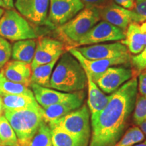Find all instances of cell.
I'll list each match as a JSON object with an SVG mask.
<instances>
[{"mask_svg": "<svg viewBox=\"0 0 146 146\" xmlns=\"http://www.w3.org/2000/svg\"><path fill=\"white\" fill-rule=\"evenodd\" d=\"M138 80L133 77L110 96L106 107L91 120L89 146H115L123 137L135 106Z\"/></svg>", "mask_w": 146, "mask_h": 146, "instance_id": "1", "label": "cell"}, {"mask_svg": "<svg viewBox=\"0 0 146 146\" xmlns=\"http://www.w3.org/2000/svg\"><path fill=\"white\" fill-rule=\"evenodd\" d=\"M87 78L81 64L68 51L58 60L50 79V88L66 93L82 91L86 87Z\"/></svg>", "mask_w": 146, "mask_h": 146, "instance_id": "2", "label": "cell"}, {"mask_svg": "<svg viewBox=\"0 0 146 146\" xmlns=\"http://www.w3.org/2000/svg\"><path fill=\"white\" fill-rule=\"evenodd\" d=\"M3 116L15 132L20 146H28L31 139L44 121L43 108L3 110Z\"/></svg>", "mask_w": 146, "mask_h": 146, "instance_id": "3", "label": "cell"}, {"mask_svg": "<svg viewBox=\"0 0 146 146\" xmlns=\"http://www.w3.org/2000/svg\"><path fill=\"white\" fill-rule=\"evenodd\" d=\"M101 20L100 8L85 7L74 18L58 27L57 33L60 39L68 44V50L72 48Z\"/></svg>", "mask_w": 146, "mask_h": 146, "instance_id": "4", "label": "cell"}, {"mask_svg": "<svg viewBox=\"0 0 146 146\" xmlns=\"http://www.w3.org/2000/svg\"><path fill=\"white\" fill-rule=\"evenodd\" d=\"M89 110L83 105L59 119L48 123L50 127H56L72 136L81 146H89L91 137Z\"/></svg>", "mask_w": 146, "mask_h": 146, "instance_id": "5", "label": "cell"}, {"mask_svg": "<svg viewBox=\"0 0 146 146\" xmlns=\"http://www.w3.org/2000/svg\"><path fill=\"white\" fill-rule=\"evenodd\" d=\"M0 36L7 41L35 39L37 34L32 25L14 9H7L0 18Z\"/></svg>", "mask_w": 146, "mask_h": 146, "instance_id": "6", "label": "cell"}, {"mask_svg": "<svg viewBox=\"0 0 146 146\" xmlns=\"http://www.w3.org/2000/svg\"><path fill=\"white\" fill-rule=\"evenodd\" d=\"M125 38V33L123 30L106 21H102L97 23L72 48L99 44L105 42L119 41Z\"/></svg>", "mask_w": 146, "mask_h": 146, "instance_id": "7", "label": "cell"}, {"mask_svg": "<svg viewBox=\"0 0 146 146\" xmlns=\"http://www.w3.org/2000/svg\"><path fill=\"white\" fill-rule=\"evenodd\" d=\"M50 0H16L14 8L31 25L48 23Z\"/></svg>", "mask_w": 146, "mask_h": 146, "instance_id": "8", "label": "cell"}, {"mask_svg": "<svg viewBox=\"0 0 146 146\" xmlns=\"http://www.w3.org/2000/svg\"><path fill=\"white\" fill-rule=\"evenodd\" d=\"M76 49L88 60H106L131 56L127 47L120 41L86 45Z\"/></svg>", "mask_w": 146, "mask_h": 146, "instance_id": "9", "label": "cell"}, {"mask_svg": "<svg viewBox=\"0 0 146 146\" xmlns=\"http://www.w3.org/2000/svg\"><path fill=\"white\" fill-rule=\"evenodd\" d=\"M85 8L81 0H50L48 23L58 27L66 23Z\"/></svg>", "mask_w": 146, "mask_h": 146, "instance_id": "10", "label": "cell"}, {"mask_svg": "<svg viewBox=\"0 0 146 146\" xmlns=\"http://www.w3.org/2000/svg\"><path fill=\"white\" fill-rule=\"evenodd\" d=\"M65 52V45L62 41L48 36L39 38L36 41L35 56L31 64V70L38 66L58 59Z\"/></svg>", "mask_w": 146, "mask_h": 146, "instance_id": "11", "label": "cell"}, {"mask_svg": "<svg viewBox=\"0 0 146 146\" xmlns=\"http://www.w3.org/2000/svg\"><path fill=\"white\" fill-rule=\"evenodd\" d=\"M67 51H68L79 62L85 72L90 75L95 83L110 67L129 63L131 58L130 56L106 60H88L83 57L76 48L68 49Z\"/></svg>", "mask_w": 146, "mask_h": 146, "instance_id": "12", "label": "cell"}, {"mask_svg": "<svg viewBox=\"0 0 146 146\" xmlns=\"http://www.w3.org/2000/svg\"><path fill=\"white\" fill-rule=\"evenodd\" d=\"M102 20L118 27L125 33L128 26L131 23L145 22L133 10H129L111 2L100 9Z\"/></svg>", "mask_w": 146, "mask_h": 146, "instance_id": "13", "label": "cell"}, {"mask_svg": "<svg viewBox=\"0 0 146 146\" xmlns=\"http://www.w3.org/2000/svg\"><path fill=\"white\" fill-rule=\"evenodd\" d=\"M133 77L131 69L124 66H111L100 76L96 83L102 91L112 94Z\"/></svg>", "mask_w": 146, "mask_h": 146, "instance_id": "14", "label": "cell"}, {"mask_svg": "<svg viewBox=\"0 0 146 146\" xmlns=\"http://www.w3.org/2000/svg\"><path fill=\"white\" fill-rule=\"evenodd\" d=\"M85 96L84 91H77L75 96L70 100L43 108H42L44 121L48 124L50 122L59 119L72 111L79 108L83 104Z\"/></svg>", "mask_w": 146, "mask_h": 146, "instance_id": "15", "label": "cell"}, {"mask_svg": "<svg viewBox=\"0 0 146 146\" xmlns=\"http://www.w3.org/2000/svg\"><path fill=\"white\" fill-rule=\"evenodd\" d=\"M30 87L36 102L43 108L70 100L77 92H62L54 89L41 87L35 83L31 84Z\"/></svg>", "mask_w": 146, "mask_h": 146, "instance_id": "16", "label": "cell"}, {"mask_svg": "<svg viewBox=\"0 0 146 146\" xmlns=\"http://www.w3.org/2000/svg\"><path fill=\"white\" fill-rule=\"evenodd\" d=\"M1 71L9 81L30 87L32 70L29 64L12 60L3 66Z\"/></svg>", "mask_w": 146, "mask_h": 146, "instance_id": "17", "label": "cell"}, {"mask_svg": "<svg viewBox=\"0 0 146 146\" xmlns=\"http://www.w3.org/2000/svg\"><path fill=\"white\" fill-rule=\"evenodd\" d=\"M88 85V104L89 110L91 114V120L96 118L98 114L106 107L110 100V96H106L97 84L93 81L88 73L86 72Z\"/></svg>", "mask_w": 146, "mask_h": 146, "instance_id": "18", "label": "cell"}, {"mask_svg": "<svg viewBox=\"0 0 146 146\" xmlns=\"http://www.w3.org/2000/svg\"><path fill=\"white\" fill-rule=\"evenodd\" d=\"M122 43L127 47L129 52L133 54H138L145 48V36L137 23H131L125 31V38Z\"/></svg>", "mask_w": 146, "mask_h": 146, "instance_id": "19", "label": "cell"}, {"mask_svg": "<svg viewBox=\"0 0 146 146\" xmlns=\"http://www.w3.org/2000/svg\"><path fill=\"white\" fill-rule=\"evenodd\" d=\"M36 46V39L21 40L14 42L12 45L11 57L14 60L31 64L33 60Z\"/></svg>", "mask_w": 146, "mask_h": 146, "instance_id": "20", "label": "cell"}, {"mask_svg": "<svg viewBox=\"0 0 146 146\" xmlns=\"http://www.w3.org/2000/svg\"><path fill=\"white\" fill-rule=\"evenodd\" d=\"M2 98L3 108L6 110H22L27 108H40V106L34 95H7Z\"/></svg>", "mask_w": 146, "mask_h": 146, "instance_id": "21", "label": "cell"}, {"mask_svg": "<svg viewBox=\"0 0 146 146\" xmlns=\"http://www.w3.org/2000/svg\"><path fill=\"white\" fill-rule=\"evenodd\" d=\"M58 60L59 58L46 64L38 66L36 68L32 69L31 84L35 83L41 87L50 88L51 76Z\"/></svg>", "mask_w": 146, "mask_h": 146, "instance_id": "22", "label": "cell"}, {"mask_svg": "<svg viewBox=\"0 0 146 146\" xmlns=\"http://www.w3.org/2000/svg\"><path fill=\"white\" fill-rule=\"evenodd\" d=\"M7 95H27L33 96V93L32 90L25 85L22 84L14 83L6 79L4 76L0 78V96Z\"/></svg>", "mask_w": 146, "mask_h": 146, "instance_id": "23", "label": "cell"}, {"mask_svg": "<svg viewBox=\"0 0 146 146\" xmlns=\"http://www.w3.org/2000/svg\"><path fill=\"white\" fill-rule=\"evenodd\" d=\"M0 141L1 145L20 146L15 132L3 115L0 116Z\"/></svg>", "mask_w": 146, "mask_h": 146, "instance_id": "24", "label": "cell"}, {"mask_svg": "<svg viewBox=\"0 0 146 146\" xmlns=\"http://www.w3.org/2000/svg\"><path fill=\"white\" fill-rule=\"evenodd\" d=\"M28 146H53L52 130L48 124L45 121L41 124Z\"/></svg>", "mask_w": 146, "mask_h": 146, "instance_id": "25", "label": "cell"}, {"mask_svg": "<svg viewBox=\"0 0 146 146\" xmlns=\"http://www.w3.org/2000/svg\"><path fill=\"white\" fill-rule=\"evenodd\" d=\"M145 139V135L139 127H133L127 130L123 137L115 146H133L141 143Z\"/></svg>", "mask_w": 146, "mask_h": 146, "instance_id": "26", "label": "cell"}, {"mask_svg": "<svg viewBox=\"0 0 146 146\" xmlns=\"http://www.w3.org/2000/svg\"><path fill=\"white\" fill-rule=\"evenodd\" d=\"M52 130L53 146H81L68 133L56 127H50Z\"/></svg>", "mask_w": 146, "mask_h": 146, "instance_id": "27", "label": "cell"}, {"mask_svg": "<svg viewBox=\"0 0 146 146\" xmlns=\"http://www.w3.org/2000/svg\"><path fill=\"white\" fill-rule=\"evenodd\" d=\"M133 120L136 125L146 121V97L137 95L133 113Z\"/></svg>", "mask_w": 146, "mask_h": 146, "instance_id": "28", "label": "cell"}, {"mask_svg": "<svg viewBox=\"0 0 146 146\" xmlns=\"http://www.w3.org/2000/svg\"><path fill=\"white\" fill-rule=\"evenodd\" d=\"M131 63L134 68L133 77H137V75L146 69V46L139 54L131 58Z\"/></svg>", "mask_w": 146, "mask_h": 146, "instance_id": "29", "label": "cell"}, {"mask_svg": "<svg viewBox=\"0 0 146 146\" xmlns=\"http://www.w3.org/2000/svg\"><path fill=\"white\" fill-rule=\"evenodd\" d=\"M12 55V45L10 42L0 36V66H3L10 61Z\"/></svg>", "mask_w": 146, "mask_h": 146, "instance_id": "30", "label": "cell"}, {"mask_svg": "<svg viewBox=\"0 0 146 146\" xmlns=\"http://www.w3.org/2000/svg\"><path fill=\"white\" fill-rule=\"evenodd\" d=\"M133 11L146 21V0H135Z\"/></svg>", "mask_w": 146, "mask_h": 146, "instance_id": "31", "label": "cell"}, {"mask_svg": "<svg viewBox=\"0 0 146 146\" xmlns=\"http://www.w3.org/2000/svg\"><path fill=\"white\" fill-rule=\"evenodd\" d=\"M85 7H95L101 9L112 2L111 0H81Z\"/></svg>", "mask_w": 146, "mask_h": 146, "instance_id": "32", "label": "cell"}, {"mask_svg": "<svg viewBox=\"0 0 146 146\" xmlns=\"http://www.w3.org/2000/svg\"><path fill=\"white\" fill-rule=\"evenodd\" d=\"M138 90L141 96L146 97V69L139 74Z\"/></svg>", "mask_w": 146, "mask_h": 146, "instance_id": "33", "label": "cell"}, {"mask_svg": "<svg viewBox=\"0 0 146 146\" xmlns=\"http://www.w3.org/2000/svg\"><path fill=\"white\" fill-rule=\"evenodd\" d=\"M114 2L123 8L129 10H133L135 0H113Z\"/></svg>", "mask_w": 146, "mask_h": 146, "instance_id": "34", "label": "cell"}, {"mask_svg": "<svg viewBox=\"0 0 146 146\" xmlns=\"http://www.w3.org/2000/svg\"><path fill=\"white\" fill-rule=\"evenodd\" d=\"M5 5L8 9H14V0H3Z\"/></svg>", "mask_w": 146, "mask_h": 146, "instance_id": "35", "label": "cell"}, {"mask_svg": "<svg viewBox=\"0 0 146 146\" xmlns=\"http://www.w3.org/2000/svg\"><path fill=\"white\" fill-rule=\"evenodd\" d=\"M141 25V29L144 34V36H145V46H146V21L143 22Z\"/></svg>", "mask_w": 146, "mask_h": 146, "instance_id": "36", "label": "cell"}, {"mask_svg": "<svg viewBox=\"0 0 146 146\" xmlns=\"http://www.w3.org/2000/svg\"><path fill=\"white\" fill-rule=\"evenodd\" d=\"M139 128L141 129L142 132L144 133L145 135H146V121L141 123L140 125H139Z\"/></svg>", "mask_w": 146, "mask_h": 146, "instance_id": "37", "label": "cell"}, {"mask_svg": "<svg viewBox=\"0 0 146 146\" xmlns=\"http://www.w3.org/2000/svg\"><path fill=\"white\" fill-rule=\"evenodd\" d=\"M3 110H4V108H3V106L2 98H1V96H0V116H2V114H3Z\"/></svg>", "mask_w": 146, "mask_h": 146, "instance_id": "38", "label": "cell"}, {"mask_svg": "<svg viewBox=\"0 0 146 146\" xmlns=\"http://www.w3.org/2000/svg\"><path fill=\"white\" fill-rule=\"evenodd\" d=\"M0 8L5 9V10H7V9H8V7H7V5H5V2L3 1V0H0Z\"/></svg>", "mask_w": 146, "mask_h": 146, "instance_id": "39", "label": "cell"}, {"mask_svg": "<svg viewBox=\"0 0 146 146\" xmlns=\"http://www.w3.org/2000/svg\"><path fill=\"white\" fill-rule=\"evenodd\" d=\"M133 146H146V140L143 142H141V143H139L135 144V145H134Z\"/></svg>", "mask_w": 146, "mask_h": 146, "instance_id": "40", "label": "cell"}, {"mask_svg": "<svg viewBox=\"0 0 146 146\" xmlns=\"http://www.w3.org/2000/svg\"><path fill=\"white\" fill-rule=\"evenodd\" d=\"M5 9H3V8H0V18L1 17V16H2V15L3 14V13H4V12H5Z\"/></svg>", "mask_w": 146, "mask_h": 146, "instance_id": "41", "label": "cell"}, {"mask_svg": "<svg viewBox=\"0 0 146 146\" xmlns=\"http://www.w3.org/2000/svg\"><path fill=\"white\" fill-rule=\"evenodd\" d=\"M3 76V72H2V71H1H1H0V78H1V76Z\"/></svg>", "mask_w": 146, "mask_h": 146, "instance_id": "42", "label": "cell"}, {"mask_svg": "<svg viewBox=\"0 0 146 146\" xmlns=\"http://www.w3.org/2000/svg\"><path fill=\"white\" fill-rule=\"evenodd\" d=\"M3 68V66H0V71H1V68Z\"/></svg>", "mask_w": 146, "mask_h": 146, "instance_id": "43", "label": "cell"}, {"mask_svg": "<svg viewBox=\"0 0 146 146\" xmlns=\"http://www.w3.org/2000/svg\"><path fill=\"white\" fill-rule=\"evenodd\" d=\"M0 145H1V141H0Z\"/></svg>", "mask_w": 146, "mask_h": 146, "instance_id": "44", "label": "cell"}, {"mask_svg": "<svg viewBox=\"0 0 146 146\" xmlns=\"http://www.w3.org/2000/svg\"><path fill=\"white\" fill-rule=\"evenodd\" d=\"M1 146H4V145H1Z\"/></svg>", "mask_w": 146, "mask_h": 146, "instance_id": "45", "label": "cell"}, {"mask_svg": "<svg viewBox=\"0 0 146 146\" xmlns=\"http://www.w3.org/2000/svg\"><path fill=\"white\" fill-rule=\"evenodd\" d=\"M0 146H1V145H0Z\"/></svg>", "mask_w": 146, "mask_h": 146, "instance_id": "46", "label": "cell"}]
</instances>
